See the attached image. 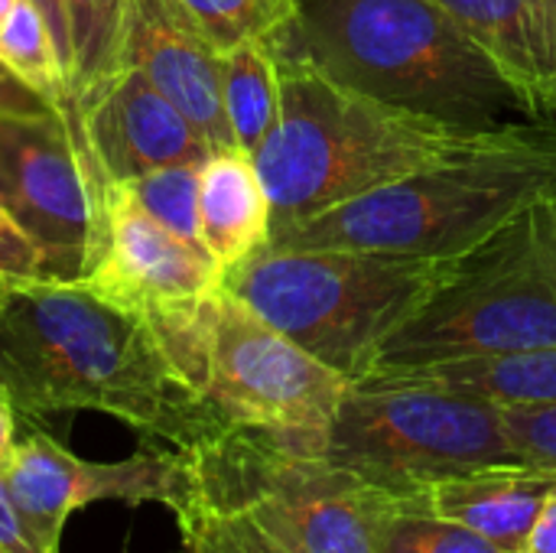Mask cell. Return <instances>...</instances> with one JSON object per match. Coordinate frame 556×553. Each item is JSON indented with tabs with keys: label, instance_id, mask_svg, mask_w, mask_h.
Masks as SVG:
<instances>
[{
	"label": "cell",
	"instance_id": "cell-1",
	"mask_svg": "<svg viewBox=\"0 0 556 553\" xmlns=\"http://www.w3.org/2000/svg\"><path fill=\"white\" fill-rule=\"evenodd\" d=\"M0 388L20 417L98 411L192 450L228 424L173 372L150 326L85 284H16L0 303Z\"/></svg>",
	"mask_w": 556,
	"mask_h": 553
},
{
	"label": "cell",
	"instance_id": "cell-2",
	"mask_svg": "<svg viewBox=\"0 0 556 553\" xmlns=\"http://www.w3.org/2000/svg\"><path fill=\"white\" fill-rule=\"evenodd\" d=\"M280 114L251 153L270 199V228L309 218L420 169L556 134L472 130L378 101L319 68L280 33Z\"/></svg>",
	"mask_w": 556,
	"mask_h": 553
},
{
	"label": "cell",
	"instance_id": "cell-3",
	"mask_svg": "<svg viewBox=\"0 0 556 553\" xmlns=\"http://www.w3.org/2000/svg\"><path fill=\"white\" fill-rule=\"evenodd\" d=\"M280 36L378 101L472 130L554 127L433 0H296Z\"/></svg>",
	"mask_w": 556,
	"mask_h": 553
},
{
	"label": "cell",
	"instance_id": "cell-4",
	"mask_svg": "<svg viewBox=\"0 0 556 553\" xmlns=\"http://www.w3.org/2000/svg\"><path fill=\"white\" fill-rule=\"evenodd\" d=\"M551 196H556V134L394 179L309 218L270 228L267 244L453 261L521 209Z\"/></svg>",
	"mask_w": 556,
	"mask_h": 553
},
{
	"label": "cell",
	"instance_id": "cell-5",
	"mask_svg": "<svg viewBox=\"0 0 556 553\" xmlns=\"http://www.w3.org/2000/svg\"><path fill=\"white\" fill-rule=\"evenodd\" d=\"M450 261L339 248H257L222 287L339 372L371 375L381 345L427 300Z\"/></svg>",
	"mask_w": 556,
	"mask_h": 553
},
{
	"label": "cell",
	"instance_id": "cell-6",
	"mask_svg": "<svg viewBox=\"0 0 556 553\" xmlns=\"http://www.w3.org/2000/svg\"><path fill=\"white\" fill-rule=\"evenodd\" d=\"M554 199L521 209L453 257L427 300L381 345L371 375L556 345Z\"/></svg>",
	"mask_w": 556,
	"mask_h": 553
},
{
	"label": "cell",
	"instance_id": "cell-7",
	"mask_svg": "<svg viewBox=\"0 0 556 553\" xmlns=\"http://www.w3.org/2000/svg\"><path fill=\"white\" fill-rule=\"evenodd\" d=\"M186 456L199 499L251 512L300 553H381L391 521L414 508L274 430L225 427Z\"/></svg>",
	"mask_w": 556,
	"mask_h": 553
},
{
	"label": "cell",
	"instance_id": "cell-8",
	"mask_svg": "<svg viewBox=\"0 0 556 553\" xmlns=\"http://www.w3.org/2000/svg\"><path fill=\"white\" fill-rule=\"evenodd\" d=\"M323 456L414 508L433 482L515 463L502 407L420 385L358 381L342 398Z\"/></svg>",
	"mask_w": 556,
	"mask_h": 553
},
{
	"label": "cell",
	"instance_id": "cell-9",
	"mask_svg": "<svg viewBox=\"0 0 556 553\" xmlns=\"http://www.w3.org/2000/svg\"><path fill=\"white\" fill-rule=\"evenodd\" d=\"M349 388L352 381L222 287L195 394L228 427L274 430L323 456L326 433Z\"/></svg>",
	"mask_w": 556,
	"mask_h": 553
},
{
	"label": "cell",
	"instance_id": "cell-10",
	"mask_svg": "<svg viewBox=\"0 0 556 553\" xmlns=\"http://www.w3.org/2000/svg\"><path fill=\"white\" fill-rule=\"evenodd\" d=\"M108 186L88 137L59 111L0 117V205L42 248L55 280H85Z\"/></svg>",
	"mask_w": 556,
	"mask_h": 553
},
{
	"label": "cell",
	"instance_id": "cell-11",
	"mask_svg": "<svg viewBox=\"0 0 556 553\" xmlns=\"http://www.w3.org/2000/svg\"><path fill=\"white\" fill-rule=\"evenodd\" d=\"M3 479L39 553H59L65 521L91 502H124L130 508L156 502L179 515L195 499L186 450L150 437H140V447L127 460L91 463L49 433L29 430L16 437Z\"/></svg>",
	"mask_w": 556,
	"mask_h": 553
},
{
	"label": "cell",
	"instance_id": "cell-12",
	"mask_svg": "<svg viewBox=\"0 0 556 553\" xmlns=\"http://www.w3.org/2000/svg\"><path fill=\"white\" fill-rule=\"evenodd\" d=\"M222 267L202 244L147 215L121 183L108 186L98 251L81 280L91 293L134 316H147L163 303L222 290Z\"/></svg>",
	"mask_w": 556,
	"mask_h": 553
},
{
	"label": "cell",
	"instance_id": "cell-13",
	"mask_svg": "<svg viewBox=\"0 0 556 553\" xmlns=\"http://www.w3.org/2000/svg\"><path fill=\"white\" fill-rule=\"evenodd\" d=\"M121 59L166 95L212 150L235 147L222 101V52L182 0H127Z\"/></svg>",
	"mask_w": 556,
	"mask_h": 553
},
{
	"label": "cell",
	"instance_id": "cell-14",
	"mask_svg": "<svg viewBox=\"0 0 556 553\" xmlns=\"http://www.w3.org/2000/svg\"><path fill=\"white\" fill-rule=\"evenodd\" d=\"M85 134L108 183H130L163 166H202L212 156L192 121L127 65L85 111Z\"/></svg>",
	"mask_w": 556,
	"mask_h": 553
},
{
	"label": "cell",
	"instance_id": "cell-15",
	"mask_svg": "<svg viewBox=\"0 0 556 553\" xmlns=\"http://www.w3.org/2000/svg\"><path fill=\"white\" fill-rule=\"evenodd\" d=\"M556 492V469L495 463L433 482L417 508L456 521L508 553H525L531 531Z\"/></svg>",
	"mask_w": 556,
	"mask_h": 553
},
{
	"label": "cell",
	"instance_id": "cell-16",
	"mask_svg": "<svg viewBox=\"0 0 556 553\" xmlns=\"http://www.w3.org/2000/svg\"><path fill=\"white\" fill-rule=\"evenodd\" d=\"M554 124L556 0H433Z\"/></svg>",
	"mask_w": 556,
	"mask_h": 553
},
{
	"label": "cell",
	"instance_id": "cell-17",
	"mask_svg": "<svg viewBox=\"0 0 556 553\" xmlns=\"http://www.w3.org/2000/svg\"><path fill=\"white\" fill-rule=\"evenodd\" d=\"M270 238V199L251 153L212 150L199 166V241L225 271L251 257Z\"/></svg>",
	"mask_w": 556,
	"mask_h": 553
},
{
	"label": "cell",
	"instance_id": "cell-18",
	"mask_svg": "<svg viewBox=\"0 0 556 553\" xmlns=\"http://www.w3.org/2000/svg\"><path fill=\"white\" fill-rule=\"evenodd\" d=\"M362 381L420 385V388H437V391H450L463 398H479L495 407H544V404H556V345L515 352V355H489V359L375 372Z\"/></svg>",
	"mask_w": 556,
	"mask_h": 553
},
{
	"label": "cell",
	"instance_id": "cell-19",
	"mask_svg": "<svg viewBox=\"0 0 556 553\" xmlns=\"http://www.w3.org/2000/svg\"><path fill=\"white\" fill-rule=\"evenodd\" d=\"M222 101L235 147L254 153L280 114V68L270 39H248L222 52Z\"/></svg>",
	"mask_w": 556,
	"mask_h": 553
},
{
	"label": "cell",
	"instance_id": "cell-20",
	"mask_svg": "<svg viewBox=\"0 0 556 553\" xmlns=\"http://www.w3.org/2000/svg\"><path fill=\"white\" fill-rule=\"evenodd\" d=\"M127 0H65L72 36V95L85 111L121 75V26Z\"/></svg>",
	"mask_w": 556,
	"mask_h": 553
},
{
	"label": "cell",
	"instance_id": "cell-21",
	"mask_svg": "<svg viewBox=\"0 0 556 553\" xmlns=\"http://www.w3.org/2000/svg\"><path fill=\"white\" fill-rule=\"evenodd\" d=\"M0 59L36 95H42L78 134H85V117L72 98V88H68V78L62 72V59H59L55 39L49 33V23L29 0H20L10 10L7 23L0 26Z\"/></svg>",
	"mask_w": 556,
	"mask_h": 553
},
{
	"label": "cell",
	"instance_id": "cell-22",
	"mask_svg": "<svg viewBox=\"0 0 556 553\" xmlns=\"http://www.w3.org/2000/svg\"><path fill=\"white\" fill-rule=\"evenodd\" d=\"M173 518L186 553H300L267 531L251 512L212 505L199 495Z\"/></svg>",
	"mask_w": 556,
	"mask_h": 553
},
{
	"label": "cell",
	"instance_id": "cell-23",
	"mask_svg": "<svg viewBox=\"0 0 556 553\" xmlns=\"http://www.w3.org/2000/svg\"><path fill=\"white\" fill-rule=\"evenodd\" d=\"M208 42L228 52L248 39H274L296 16V0H182Z\"/></svg>",
	"mask_w": 556,
	"mask_h": 553
},
{
	"label": "cell",
	"instance_id": "cell-24",
	"mask_svg": "<svg viewBox=\"0 0 556 553\" xmlns=\"http://www.w3.org/2000/svg\"><path fill=\"white\" fill-rule=\"evenodd\" d=\"M121 186L160 225L202 244L199 241V166H163Z\"/></svg>",
	"mask_w": 556,
	"mask_h": 553
},
{
	"label": "cell",
	"instance_id": "cell-25",
	"mask_svg": "<svg viewBox=\"0 0 556 553\" xmlns=\"http://www.w3.org/2000/svg\"><path fill=\"white\" fill-rule=\"evenodd\" d=\"M381 553H508L502 551L498 544H492L489 538L456 525V521H446V518H437L430 512H420V508H407L401 512L388 535H384V544Z\"/></svg>",
	"mask_w": 556,
	"mask_h": 553
},
{
	"label": "cell",
	"instance_id": "cell-26",
	"mask_svg": "<svg viewBox=\"0 0 556 553\" xmlns=\"http://www.w3.org/2000/svg\"><path fill=\"white\" fill-rule=\"evenodd\" d=\"M511 460L534 469H556V404L502 407Z\"/></svg>",
	"mask_w": 556,
	"mask_h": 553
},
{
	"label": "cell",
	"instance_id": "cell-27",
	"mask_svg": "<svg viewBox=\"0 0 556 553\" xmlns=\"http://www.w3.org/2000/svg\"><path fill=\"white\" fill-rule=\"evenodd\" d=\"M0 274L16 284L55 280L42 248L13 222V215L3 205H0Z\"/></svg>",
	"mask_w": 556,
	"mask_h": 553
},
{
	"label": "cell",
	"instance_id": "cell-28",
	"mask_svg": "<svg viewBox=\"0 0 556 553\" xmlns=\"http://www.w3.org/2000/svg\"><path fill=\"white\" fill-rule=\"evenodd\" d=\"M55 111L42 95H36L3 59H0V117H20V114H46Z\"/></svg>",
	"mask_w": 556,
	"mask_h": 553
},
{
	"label": "cell",
	"instance_id": "cell-29",
	"mask_svg": "<svg viewBox=\"0 0 556 553\" xmlns=\"http://www.w3.org/2000/svg\"><path fill=\"white\" fill-rule=\"evenodd\" d=\"M0 544L10 553H39L33 535L26 531L13 499H10V489H7V479L0 473Z\"/></svg>",
	"mask_w": 556,
	"mask_h": 553
},
{
	"label": "cell",
	"instance_id": "cell-30",
	"mask_svg": "<svg viewBox=\"0 0 556 553\" xmlns=\"http://www.w3.org/2000/svg\"><path fill=\"white\" fill-rule=\"evenodd\" d=\"M49 23V33L55 39V49H59V59H62V72L68 78V88H72V36H68V16H65V0H29ZM75 98V95H72Z\"/></svg>",
	"mask_w": 556,
	"mask_h": 553
},
{
	"label": "cell",
	"instance_id": "cell-31",
	"mask_svg": "<svg viewBox=\"0 0 556 553\" xmlns=\"http://www.w3.org/2000/svg\"><path fill=\"white\" fill-rule=\"evenodd\" d=\"M525 553H556V492L547 499Z\"/></svg>",
	"mask_w": 556,
	"mask_h": 553
},
{
	"label": "cell",
	"instance_id": "cell-32",
	"mask_svg": "<svg viewBox=\"0 0 556 553\" xmlns=\"http://www.w3.org/2000/svg\"><path fill=\"white\" fill-rule=\"evenodd\" d=\"M16 407L10 404L7 391L0 388V473H7L13 450H16Z\"/></svg>",
	"mask_w": 556,
	"mask_h": 553
},
{
	"label": "cell",
	"instance_id": "cell-33",
	"mask_svg": "<svg viewBox=\"0 0 556 553\" xmlns=\"http://www.w3.org/2000/svg\"><path fill=\"white\" fill-rule=\"evenodd\" d=\"M20 0H0V26L7 23V16H10V10L16 7Z\"/></svg>",
	"mask_w": 556,
	"mask_h": 553
},
{
	"label": "cell",
	"instance_id": "cell-34",
	"mask_svg": "<svg viewBox=\"0 0 556 553\" xmlns=\"http://www.w3.org/2000/svg\"><path fill=\"white\" fill-rule=\"evenodd\" d=\"M13 287H16V280H10V277H3V274H0V303L7 300V293H10Z\"/></svg>",
	"mask_w": 556,
	"mask_h": 553
},
{
	"label": "cell",
	"instance_id": "cell-35",
	"mask_svg": "<svg viewBox=\"0 0 556 553\" xmlns=\"http://www.w3.org/2000/svg\"><path fill=\"white\" fill-rule=\"evenodd\" d=\"M554 127H556V91H554Z\"/></svg>",
	"mask_w": 556,
	"mask_h": 553
},
{
	"label": "cell",
	"instance_id": "cell-36",
	"mask_svg": "<svg viewBox=\"0 0 556 553\" xmlns=\"http://www.w3.org/2000/svg\"><path fill=\"white\" fill-rule=\"evenodd\" d=\"M0 553H10V551H7V548H3V544H0Z\"/></svg>",
	"mask_w": 556,
	"mask_h": 553
},
{
	"label": "cell",
	"instance_id": "cell-37",
	"mask_svg": "<svg viewBox=\"0 0 556 553\" xmlns=\"http://www.w3.org/2000/svg\"><path fill=\"white\" fill-rule=\"evenodd\" d=\"M554 205H556V199H554Z\"/></svg>",
	"mask_w": 556,
	"mask_h": 553
}]
</instances>
